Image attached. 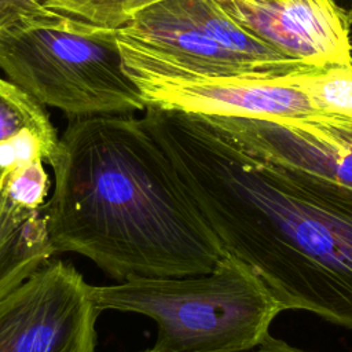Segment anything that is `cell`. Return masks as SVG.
Instances as JSON below:
<instances>
[{
	"label": "cell",
	"mask_w": 352,
	"mask_h": 352,
	"mask_svg": "<svg viewBox=\"0 0 352 352\" xmlns=\"http://www.w3.org/2000/svg\"><path fill=\"white\" fill-rule=\"evenodd\" d=\"M224 253L249 265L283 311L352 329V188L246 151L205 116L146 107Z\"/></svg>",
	"instance_id": "obj_1"
},
{
	"label": "cell",
	"mask_w": 352,
	"mask_h": 352,
	"mask_svg": "<svg viewBox=\"0 0 352 352\" xmlns=\"http://www.w3.org/2000/svg\"><path fill=\"white\" fill-rule=\"evenodd\" d=\"M69 120L44 205L55 253L85 256L121 282L210 271L224 250L142 120Z\"/></svg>",
	"instance_id": "obj_2"
},
{
	"label": "cell",
	"mask_w": 352,
	"mask_h": 352,
	"mask_svg": "<svg viewBox=\"0 0 352 352\" xmlns=\"http://www.w3.org/2000/svg\"><path fill=\"white\" fill-rule=\"evenodd\" d=\"M99 312L116 309L151 318L155 352H238L257 346L283 312L256 272L230 253L208 272L138 278L91 286Z\"/></svg>",
	"instance_id": "obj_3"
},
{
	"label": "cell",
	"mask_w": 352,
	"mask_h": 352,
	"mask_svg": "<svg viewBox=\"0 0 352 352\" xmlns=\"http://www.w3.org/2000/svg\"><path fill=\"white\" fill-rule=\"evenodd\" d=\"M0 69L40 104L69 118L146 109L122 69L114 30L56 12L1 30Z\"/></svg>",
	"instance_id": "obj_4"
},
{
	"label": "cell",
	"mask_w": 352,
	"mask_h": 352,
	"mask_svg": "<svg viewBox=\"0 0 352 352\" xmlns=\"http://www.w3.org/2000/svg\"><path fill=\"white\" fill-rule=\"evenodd\" d=\"M122 69L146 107L214 117H307L320 114L301 91L278 78L220 76L117 41Z\"/></svg>",
	"instance_id": "obj_5"
},
{
	"label": "cell",
	"mask_w": 352,
	"mask_h": 352,
	"mask_svg": "<svg viewBox=\"0 0 352 352\" xmlns=\"http://www.w3.org/2000/svg\"><path fill=\"white\" fill-rule=\"evenodd\" d=\"M89 287L73 265L47 261L0 298V352H95Z\"/></svg>",
	"instance_id": "obj_6"
},
{
	"label": "cell",
	"mask_w": 352,
	"mask_h": 352,
	"mask_svg": "<svg viewBox=\"0 0 352 352\" xmlns=\"http://www.w3.org/2000/svg\"><path fill=\"white\" fill-rule=\"evenodd\" d=\"M205 117L253 155L352 188L349 117L333 113L268 118Z\"/></svg>",
	"instance_id": "obj_7"
},
{
	"label": "cell",
	"mask_w": 352,
	"mask_h": 352,
	"mask_svg": "<svg viewBox=\"0 0 352 352\" xmlns=\"http://www.w3.org/2000/svg\"><path fill=\"white\" fill-rule=\"evenodd\" d=\"M282 55L312 67L352 60L351 21L337 0H214Z\"/></svg>",
	"instance_id": "obj_8"
},
{
	"label": "cell",
	"mask_w": 352,
	"mask_h": 352,
	"mask_svg": "<svg viewBox=\"0 0 352 352\" xmlns=\"http://www.w3.org/2000/svg\"><path fill=\"white\" fill-rule=\"evenodd\" d=\"M187 19L221 48L253 69L260 77L274 80L314 69L287 58L236 23L214 0H173Z\"/></svg>",
	"instance_id": "obj_9"
},
{
	"label": "cell",
	"mask_w": 352,
	"mask_h": 352,
	"mask_svg": "<svg viewBox=\"0 0 352 352\" xmlns=\"http://www.w3.org/2000/svg\"><path fill=\"white\" fill-rule=\"evenodd\" d=\"M55 253L43 209H23L0 192V298Z\"/></svg>",
	"instance_id": "obj_10"
},
{
	"label": "cell",
	"mask_w": 352,
	"mask_h": 352,
	"mask_svg": "<svg viewBox=\"0 0 352 352\" xmlns=\"http://www.w3.org/2000/svg\"><path fill=\"white\" fill-rule=\"evenodd\" d=\"M278 80L305 94L318 110L352 118V60L314 67Z\"/></svg>",
	"instance_id": "obj_11"
},
{
	"label": "cell",
	"mask_w": 352,
	"mask_h": 352,
	"mask_svg": "<svg viewBox=\"0 0 352 352\" xmlns=\"http://www.w3.org/2000/svg\"><path fill=\"white\" fill-rule=\"evenodd\" d=\"M29 133L50 140L59 139L44 106L0 77V147Z\"/></svg>",
	"instance_id": "obj_12"
},
{
	"label": "cell",
	"mask_w": 352,
	"mask_h": 352,
	"mask_svg": "<svg viewBox=\"0 0 352 352\" xmlns=\"http://www.w3.org/2000/svg\"><path fill=\"white\" fill-rule=\"evenodd\" d=\"M161 0H43L47 10L94 26L116 30L140 10Z\"/></svg>",
	"instance_id": "obj_13"
},
{
	"label": "cell",
	"mask_w": 352,
	"mask_h": 352,
	"mask_svg": "<svg viewBox=\"0 0 352 352\" xmlns=\"http://www.w3.org/2000/svg\"><path fill=\"white\" fill-rule=\"evenodd\" d=\"M43 160H34L1 173L0 192L23 209H43L50 188Z\"/></svg>",
	"instance_id": "obj_14"
},
{
	"label": "cell",
	"mask_w": 352,
	"mask_h": 352,
	"mask_svg": "<svg viewBox=\"0 0 352 352\" xmlns=\"http://www.w3.org/2000/svg\"><path fill=\"white\" fill-rule=\"evenodd\" d=\"M52 14L45 8L43 0H0V32L44 19Z\"/></svg>",
	"instance_id": "obj_15"
},
{
	"label": "cell",
	"mask_w": 352,
	"mask_h": 352,
	"mask_svg": "<svg viewBox=\"0 0 352 352\" xmlns=\"http://www.w3.org/2000/svg\"><path fill=\"white\" fill-rule=\"evenodd\" d=\"M140 352H155V351L150 348V349L140 351ZM238 352H311V351L297 348L283 340L275 338L271 334H268L257 346H254L252 349H246V351H238Z\"/></svg>",
	"instance_id": "obj_16"
},
{
	"label": "cell",
	"mask_w": 352,
	"mask_h": 352,
	"mask_svg": "<svg viewBox=\"0 0 352 352\" xmlns=\"http://www.w3.org/2000/svg\"><path fill=\"white\" fill-rule=\"evenodd\" d=\"M348 16H349V21H351V23H352V4H351V7H349V10H348Z\"/></svg>",
	"instance_id": "obj_17"
},
{
	"label": "cell",
	"mask_w": 352,
	"mask_h": 352,
	"mask_svg": "<svg viewBox=\"0 0 352 352\" xmlns=\"http://www.w3.org/2000/svg\"><path fill=\"white\" fill-rule=\"evenodd\" d=\"M0 175H1V172H0Z\"/></svg>",
	"instance_id": "obj_18"
}]
</instances>
